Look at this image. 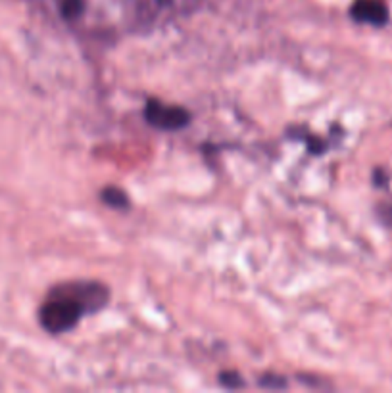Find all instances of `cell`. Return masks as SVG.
I'll list each match as a JSON object with an SVG mask.
<instances>
[{
    "label": "cell",
    "instance_id": "cell-5",
    "mask_svg": "<svg viewBox=\"0 0 392 393\" xmlns=\"http://www.w3.org/2000/svg\"><path fill=\"white\" fill-rule=\"evenodd\" d=\"M83 0H64V4H62V14H64V17H68V20H76V17H79V15L83 14Z\"/></svg>",
    "mask_w": 392,
    "mask_h": 393
},
{
    "label": "cell",
    "instance_id": "cell-3",
    "mask_svg": "<svg viewBox=\"0 0 392 393\" xmlns=\"http://www.w3.org/2000/svg\"><path fill=\"white\" fill-rule=\"evenodd\" d=\"M350 12L356 22L371 25H385L388 20V10L381 0H356Z\"/></svg>",
    "mask_w": 392,
    "mask_h": 393
},
{
    "label": "cell",
    "instance_id": "cell-4",
    "mask_svg": "<svg viewBox=\"0 0 392 393\" xmlns=\"http://www.w3.org/2000/svg\"><path fill=\"white\" fill-rule=\"evenodd\" d=\"M102 201H106V203L113 209L129 208L127 194L123 192V190H120V188H113V186H108V188L102 190Z\"/></svg>",
    "mask_w": 392,
    "mask_h": 393
},
{
    "label": "cell",
    "instance_id": "cell-2",
    "mask_svg": "<svg viewBox=\"0 0 392 393\" xmlns=\"http://www.w3.org/2000/svg\"><path fill=\"white\" fill-rule=\"evenodd\" d=\"M146 121L164 131H177L190 123V113L179 106H164L158 100H148L146 104Z\"/></svg>",
    "mask_w": 392,
    "mask_h": 393
},
{
    "label": "cell",
    "instance_id": "cell-6",
    "mask_svg": "<svg viewBox=\"0 0 392 393\" xmlns=\"http://www.w3.org/2000/svg\"><path fill=\"white\" fill-rule=\"evenodd\" d=\"M221 384L227 387H241L242 378L237 372H223V374H221Z\"/></svg>",
    "mask_w": 392,
    "mask_h": 393
},
{
    "label": "cell",
    "instance_id": "cell-1",
    "mask_svg": "<svg viewBox=\"0 0 392 393\" xmlns=\"http://www.w3.org/2000/svg\"><path fill=\"white\" fill-rule=\"evenodd\" d=\"M108 290L98 282H74L54 288L41 307V324L50 334H64L76 327L85 313L102 309Z\"/></svg>",
    "mask_w": 392,
    "mask_h": 393
},
{
    "label": "cell",
    "instance_id": "cell-7",
    "mask_svg": "<svg viewBox=\"0 0 392 393\" xmlns=\"http://www.w3.org/2000/svg\"><path fill=\"white\" fill-rule=\"evenodd\" d=\"M260 384L264 387H285L287 386V380L281 378V376H272V374H267L264 378H260Z\"/></svg>",
    "mask_w": 392,
    "mask_h": 393
}]
</instances>
